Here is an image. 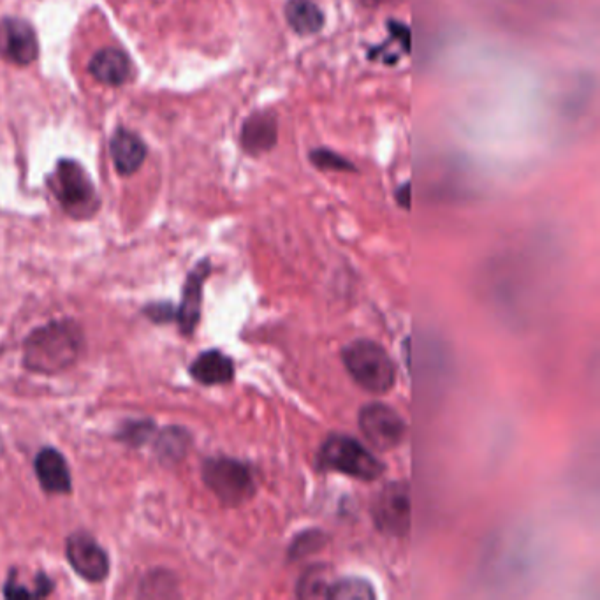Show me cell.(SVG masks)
I'll list each match as a JSON object with an SVG mask.
<instances>
[{
	"instance_id": "1",
	"label": "cell",
	"mask_w": 600,
	"mask_h": 600,
	"mask_svg": "<svg viewBox=\"0 0 600 600\" xmlns=\"http://www.w3.org/2000/svg\"><path fill=\"white\" fill-rule=\"evenodd\" d=\"M85 344L78 322L53 321L30 333L23 345V365L34 374L57 375L76 363Z\"/></svg>"
},
{
	"instance_id": "2",
	"label": "cell",
	"mask_w": 600,
	"mask_h": 600,
	"mask_svg": "<svg viewBox=\"0 0 600 600\" xmlns=\"http://www.w3.org/2000/svg\"><path fill=\"white\" fill-rule=\"evenodd\" d=\"M344 365L361 388L384 395L395 386L396 366L384 347L372 340H356L342 352Z\"/></svg>"
},
{
	"instance_id": "3",
	"label": "cell",
	"mask_w": 600,
	"mask_h": 600,
	"mask_svg": "<svg viewBox=\"0 0 600 600\" xmlns=\"http://www.w3.org/2000/svg\"><path fill=\"white\" fill-rule=\"evenodd\" d=\"M48 183L62 210L73 219H90L101 206L94 182L80 162L62 159Z\"/></svg>"
},
{
	"instance_id": "4",
	"label": "cell",
	"mask_w": 600,
	"mask_h": 600,
	"mask_svg": "<svg viewBox=\"0 0 600 600\" xmlns=\"http://www.w3.org/2000/svg\"><path fill=\"white\" fill-rule=\"evenodd\" d=\"M319 467L333 470L361 481H375L384 472V463L377 460L361 442L349 435L335 433L328 437L319 451Z\"/></svg>"
},
{
	"instance_id": "5",
	"label": "cell",
	"mask_w": 600,
	"mask_h": 600,
	"mask_svg": "<svg viewBox=\"0 0 600 600\" xmlns=\"http://www.w3.org/2000/svg\"><path fill=\"white\" fill-rule=\"evenodd\" d=\"M203 481L220 502L229 507L245 504L256 493L249 465L233 458H210L203 463Z\"/></svg>"
},
{
	"instance_id": "6",
	"label": "cell",
	"mask_w": 600,
	"mask_h": 600,
	"mask_svg": "<svg viewBox=\"0 0 600 600\" xmlns=\"http://www.w3.org/2000/svg\"><path fill=\"white\" fill-rule=\"evenodd\" d=\"M359 428L365 439L379 451L395 449L405 437L402 416L384 403H370L359 410Z\"/></svg>"
},
{
	"instance_id": "7",
	"label": "cell",
	"mask_w": 600,
	"mask_h": 600,
	"mask_svg": "<svg viewBox=\"0 0 600 600\" xmlns=\"http://www.w3.org/2000/svg\"><path fill=\"white\" fill-rule=\"evenodd\" d=\"M410 520H412V507H410V491L407 484H386L375 500V525L382 534L403 537L409 532Z\"/></svg>"
},
{
	"instance_id": "8",
	"label": "cell",
	"mask_w": 600,
	"mask_h": 600,
	"mask_svg": "<svg viewBox=\"0 0 600 600\" xmlns=\"http://www.w3.org/2000/svg\"><path fill=\"white\" fill-rule=\"evenodd\" d=\"M66 557L76 574L90 583H101L110 574V558L96 539L87 532L69 535Z\"/></svg>"
},
{
	"instance_id": "9",
	"label": "cell",
	"mask_w": 600,
	"mask_h": 600,
	"mask_svg": "<svg viewBox=\"0 0 600 600\" xmlns=\"http://www.w3.org/2000/svg\"><path fill=\"white\" fill-rule=\"evenodd\" d=\"M39 55L36 30L22 18L0 20V57L16 66H29Z\"/></svg>"
},
{
	"instance_id": "10",
	"label": "cell",
	"mask_w": 600,
	"mask_h": 600,
	"mask_svg": "<svg viewBox=\"0 0 600 600\" xmlns=\"http://www.w3.org/2000/svg\"><path fill=\"white\" fill-rule=\"evenodd\" d=\"M212 266L208 261L199 263L194 270L189 273L187 282L183 286L182 301L180 307L176 310V321L180 326V331L185 337H191L196 331L199 319H201V303H203V287L206 279L210 275Z\"/></svg>"
},
{
	"instance_id": "11",
	"label": "cell",
	"mask_w": 600,
	"mask_h": 600,
	"mask_svg": "<svg viewBox=\"0 0 600 600\" xmlns=\"http://www.w3.org/2000/svg\"><path fill=\"white\" fill-rule=\"evenodd\" d=\"M242 147L252 157L268 154L275 148L279 140V122L277 115L271 111L252 113L242 127Z\"/></svg>"
},
{
	"instance_id": "12",
	"label": "cell",
	"mask_w": 600,
	"mask_h": 600,
	"mask_svg": "<svg viewBox=\"0 0 600 600\" xmlns=\"http://www.w3.org/2000/svg\"><path fill=\"white\" fill-rule=\"evenodd\" d=\"M37 481L46 493L55 495H67L73 490V479L71 470L67 465L66 458L53 447H44L36 456Z\"/></svg>"
},
{
	"instance_id": "13",
	"label": "cell",
	"mask_w": 600,
	"mask_h": 600,
	"mask_svg": "<svg viewBox=\"0 0 600 600\" xmlns=\"http://www.w3.org/2000/svg\"><path fill=\"white\" fill-rule=\"evenodd\" d=\"M88 73L103 85L120 87L131 78V59L127 57V53L118 48H103L90 60Z\"/></svg>"
},
{
	"instance_id": "14",
	"label": "cell",
	"mask_w": 600,
	"mask_h": 600,
	"mask_svg": "<svg viewBox=\"0 0 600 600\" xmlns=\"http://www.w3.org/2000/svg\"><path fill=\"white\" fill-rule=\"evenodd\" d=\"M111 157L120 175H134L143 166L147 147L136 132L118 129L111 138Z\"/></svg>"
},
{
	"instance_id": "15",
	"label": "cell",
	"mask_w": 600,
	"mask_h": 600,
	"mask_svg": "<svg viewBox=\"0 0 600 600\" xmlns=\"http://www.w3.org/2000/svg\"><path fill=\"white\" fill-rule=\"evenodd\" d=\"M191 375L194 381L203 386H220L233 381L235 377V365L233 359L226 356L224 352L212 349L199 354L191 365Z\"/></svg>"
},
{
	"instance_id": "16",
	"label": "cell",
	"mask_w": 600,
	"mask_h": 600,
	"mask_svg": "<svg viewBox=\"0 0 600 600\" xmlns=\"http://www.w3.org/2000/svg\"><path fill=\"white\" fill-rule=\"evenodd\" d=\"M388 39L379 46H374L368 52V59L374 62H382L386 66H393L396 62H400L403 55H409L412 50V32L407 25L389 20L388 22Z\"/></svg>"
},
{
	"instance_id": "17",
	"label": "cell",
	"mask_w": 600,
	"mask_h": 600,
	"mask_svg": "<svg viewBox=\"0 0 600 600\" xmlns=\"http://www.w3.org/2000/svg\"><path fill=\"white\" fill-rule=\"evenodd\" d=\"M286 20L298 36H314L324 27V15L312 0H287Z\"/></svg>"
},
{
	"instance_id": "18",
	"label": "cell",
	"mask_w": 600,
	"mask_h": 600,
	"mask_svg": "<svg viewBox=\"0 0 600 600\" xmlns=\"http://www.w3.org/2000/svg\"><path fill=\"white\" fill-rule=\"evenodd\" d=\"M155 446V453L159 454L161 461L175 463L182 460L189 451L191 435L183 428H166Z\"/></svg>"
},
{
	"instance_id": "19",
	"label": "cell",
	"mask_w": 600,
	"mask_h": 600,
	"mask_svg": "<svg viewBox=\"0 0 600 600\" xmlns=\"http://www.w3.org/2000/svg\"><path fill=\"white\" fill-rule=\"evenodd\" d=\"M331 585L322 567H312L301 576L296 595L300 599H330Z\"/></svg>"
},
{
	"instance_id": "20",
	"label": "cell",
	"mask_w": 600,
	"mask_h": 600,
	"mask_svg": "<svg viewBox=\"0 0 600 600\" xmlns=\"http://www.w3.org/2000/svg\"><path fill=\"white\" fill-rule=\"evenodd\" d=\"M330 599L372 600L375 599V592L365 579L344 578L331 585Z\"/></svg>"
},
{
	"instance_id": "21",
	"label": "cell",
	"mask_w": 600,
	"mask_h": 600,
	"mask_svg": "<svg viewBox=\"0 0 600 600\" xmlns=\"http://www.w3.org/2000/svg\"><path fill=\"white\" fill-rule=\"evenodd\" d=\"M310 162L315 168L322 171H342V173H354L356 166L349 159L333 152L330 148H315L310 152Z\"/></svg>"
},
{
	"instance_id": "22",
	"label": "cell",
	"mask_w": 600,
	"mask_h": 600,
	"mask_svg": "<svg viewBox=\"0 0 600 600\" xmlns=\"http://www.w3.org/2000/svg\"><path fill=\"white\" fill-rule=\"evenodd\" d=\"M326 537L322 534L321 530H308L303 534L298 535L291 544L289 549V557L293 560H298L301 557H307L310 553H315L324 546Z\"/></svg>"
},
{
	"instance_id": "23",
	"label": "cell",
	"mask_w": 600,
	"mask_h": 600,
	"mask_svg": "<svg viewBox=\"0 0 600 600\" xmlns=\"http://www.w3.org/2000/svg\"><path fill=\"white\" fill-rule=\"evenodd\" d=\"M152 433H154V423L152 421H134V423H127L120 430L118 439L124 440L125 444H129V446L140 447L141 444H145L150 439Z\"/></svg>"
},
{
	"instance_id": "24",
	"label": "cell",
	"mask_w": 600,
	"mask_h": 600,
	"mask_svg": "<svg viewBox=\"0 0 600 600\" xmlns=\"http://www.w3.org/2000/svg\"><path fill=\"white\" fill-rule=\"evenodd\" d=\"M145 314L148 315V319L154 322H168L173 321V317L176 319V310L169 303H159V305H152L145 310Z\"/></svg>"
},
{
	"instance_id": "25",
	"label": "cell",
	"mask_w": 600,
	"mask_h": 600,
	"mask_svg": "<svg viewBox=\"0 0 600 600\" xmlns=\"http://www.w3.org/2000/svg\"><path fill=\"white\" fill-rule=\"evenodd\" d=\"M396 201H398V205L405 208V210H409L410 208V198H412V187H410V183H403L400 185L398 189H396Z\"/></svg>"
},
{
	"instance_id": "26",
	"label": "cell",
	"mask_w": 600,
	"mask_h": 600,
	"mask_svg": "<svg viewBox=\"0 0 600 600\" xmlns=\"http://www.w3.org/2000/svg\"><path fill=\"white\" fill-rule=\"evenodd\" d=\"M388 2H393V0H361V4L368 6V8H377V6L388 4Z\"/></svg>"
}]
</instances>
